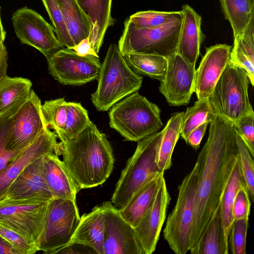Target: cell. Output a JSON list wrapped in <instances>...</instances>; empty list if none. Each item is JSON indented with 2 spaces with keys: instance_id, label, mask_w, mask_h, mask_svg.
I'll return each instance as SVG.
<instances>
[{
  "instance_id": "cell-25",
  "label": "cell",
  "mask_w": 254,
  "mask_h": 254,
  "mask_svg": "<svg viewBox=\"0 0 254 254\" xmlns=\"http://www.w3.org/2000/svg\"><path fill=\"white\" fill-rule=\"evenodd\" d=\"M164 179L162 172L143 185L124 206L119 209L122 217L134 228L150 206Z\"/></svg>"
},
{
  "instance_id": "cell-4",
  "label": "cell",
  "mask_w": 254,
  "mask_h": 254,
  "mask_svg": "<svg viewBox=\"0 0 254 254\" xmlns=\"http://www.w3.org/2000/svg\"><path fill=\"white\" fill-rule=\"evenodd\" d=\"M165 128L138 141L136 149L123 170L111 202L117 208L124 206L143 185L162 173L156 158Z\"/></svg>"
},
{
  "instance_id": "cell-43",
  "label": "cell",
  "mask_w": 254,
  "mask_h": 254,
  "mask_svg": "<svg viewBox=\"0 0 254 254\" xmlns=\"http://www.w3.org/2000/svg\"><path fill=\"white\" fill-rule=\"evenodd\" d=\"M209 123L206 121L191 130L184 140L193 149H198Z\"/></svg>"
},
{
  "instance_id": "cell-29",
  "label": "cell",
  "mask_w": 254,
  "mask_h": 254,
  "mask_svg": "<svg viewBox=\"0 0 254 254\" xmlns=\"http://www.w3.org/2000/svg\"><path fill=\"white\" fill-rule=\"evenodd\" d=\"M32 83L27 78L7 76L0 83V116L21 104L29 97Z\"/></svg>"
},
{
  "instance_id": "cell-12",
  "label": "cell",
  "mask_w": 254,
  "mask_h": 254,
  "mask_svg": "<svg viewBox=\"0 0 254 254\" xmlns=\"http://www.w3.org/2000/svg\"><path fill=\"white\" fill-rule=\"evenodd\" d=\"M11 20L20 42L36 49L46 59L64 48L54 27L35 10L26 7L19 8L13 13Z\"/></svg>"
},
{
  "instance_id": "cell-24",
  "label": "cell",
  "mask_w": 254,
  "mask_h": 254,
  "mask_svg": "<svg viewBox=\"0 0 254 254\" xmlns=\"http://www.w3.org/2000/svg\"><path fill=\"white\" fill-rule=\"evenodd\" d=\"M104 230L102 208L101 205L96 206L90 212L81 216L68 245H81L91 248L96 253L104 254Z\"/></svg>"
},
{
  "instance_id": "cell-34",
  "label": "cell",
  "mask_w": 254,
  "mask_h": 254,
  "mask_svg": "<svg viewBox=\"0 0 254 254\" xmlns=\"http://www.w3.org/2000/svg\"><path fill=\"white\" fill-rule=\"evenodd\" d=\"M213 113L207 98L197 99L193 106L184 113L180 135L185 140L190 132L197 127L209 121Z\"/></svg>"
},
{
  "instance_id": "cell-39",
  "label": "cell",
  "mask_w": 254,
  "mask_h": 254,
  "mask_svg": "<svg viewBox=\"0 0 254 254\" xmlns=\"http://www.w3.org/2000/svg\"><path fill=\"white\" fill-rule=\"evenodd\" d=\"M249 218L234 219L230 230L228 246L229 254H246Z\"/></svg>"
},
{
  "instance_id": "cell-10",
  "label": "cell",
  "mask_w": 254,
  "mask_h": 254,
  "mask_svg": "<svg viewBox=\"0 0 254 254\" xmlns=\"http://www.w3.org/2000/svg\"><path fill=\"white\" fill-rule=\"evenodd\" d=\"M50 201L15 199L0 201V225L36 243L45 223Z\"/></svg>"
},
{
  "instance_id": "cell-28",
  "label": "cell",
  "mask_w": 254,
  "mask_h": 254,
  "mask_svg": "<svg viewBox=\"0 0 254 254\" xmlns=\"http://www.w3.org/2000/svg\"><path fill=\"white\" fill-rule=\"evenodd\" d=\"M64 22L74 46L82 39L88 38L91 23L76 0H58Z\"/></svg>"
},
{
  "instance_id": "cell-48",
  "label": "cell",
  "mask_w": 254,
  "mask_h": 254,
  "mask_svg": "<svg viewBox=\"0 0 254 254\" xmlns=\"http://www.w3.org/2000/svg\"><path fill=\"white\" fill-rule=\"evenodd\" d=\"M252 4H254V0H250Z\"/></svg>"
},
{
  "instance_id": "cell-31",
  "label": "cell",
  "mask_w": 254,
  "mask_h": 254,
  "mask_svg": "<svg viewBox=\"0 0 254 254\" xmlns=\"http://www.w3.org/2000/svg\"><path fill=\"white\" fill-rule=\"evenodd\" d=\"M131 69L139 75L162 81L167 67V59L163 56L139 53L123 55Z\"/></svg>"
},
{
  "instance_id": "cell-3",
  "label": "cell",
  "mask_w": 254,
  "mask_h": 254,
  "mask_svg": "<svg viewBox=\"0 0 254 254\" xmlns=\"http://www.w3.org/2000/svg\"><path fill=\"white\" fill-rule=\"evenodd\" d=\"M96 90L91 100L98 111H107L129 94L137 92L143 77L129 67L118 46L110 45L101 64Z\"/></svg>"
},
{
  "instance_id": "cell-47",
  "label": "cell",
  "mask_w": 254,
  "mask_h": 254,
  "mask_svg": "<svg viewBox=\"0 0 254 254\" xmlns=\"http://www.w3.org/2000/svg\"><path fill=\"white\" fill-rule=\"evenodd\" d=\"M5 32L3 29L1 21L0 18V41H4V39L5 38Z\"/></svg>"
},
{
  "instance_id": "cell-33",
  "label": "cell",
  "mask_w": 254,
  "mask_h": 254,
  "mask_svg": "<svg viewBox=\"0 0 254 254\" xmlns=\"http://www.w3.org/2000/svg\"><path fill=\"white\" fill-rule=\"evenodd\" d=\"M225 19L232 26L234 37L241 32L254 16L250 0H219Z\"/></svg>"
},
{
  "instance_id": "cell-16",
  "label": "cell",
  "mask_w": 254,
  "mask_h": 254,
  "mask_svg": "<svg viewBox=\"0 0 254 254\" xmlns=\"http://www.w3.org/2000/svg\"><path fill=\"white\" fill-rule=\"evenodd\" d=\"M167 67L159 91L171 106L188 105L194 92L195 66L176 53L167 58Z\"/></svg>"
},
{
  "instance_id": "cell-14",
  "label": "cell",
  "mask_w": 254,
  "mask_h": 254,
  "mask_svg": "<svg viewBox=\"0 0 254 254\" xmlns=\"http://www.w3.org/2000/svg\"><path fill=\"white\" fill-rule=\"evenodd\" d=\"M41 110L46 127L54 130L61 142L76 137L91 123L80 103L67 102L64 98L45 101Z\"/></svg>"
},
{
  "instance_id": "cell-46",
  "label": "cell",
  "mask_w": 254,
  "mask_h": 254,
  "mask_svg": "<svg viewBox=\"0 0 254 254\" xmlns=\"http://www.w3.org/2000/svg\"><path fill=\"white\" fill-rule=\"evenodd\" d=\"M0 254H18L11 245L0 236Z\"/></svg>"
},
{
  "instance_id": "cell-42",
  "label": "cell",
  "mask_w": 254,
  "mask_h": 254,
  "mask_svg": "<svg viewBox=\"0 0 254 254\" xmlns=\"http://www.w3.org/2000/svg\"><path fill=\"white\" fill-rule=\"evenodd\" d=\"M251 206L250 194L246 184H244L239 189L236 195L233 207L234 219L249 218Z\"/></svg>"
},
{
  "instance_id": "cell-5",
  "label": "cell",
  "mask_w": 254,
  "mask_h": 254,
  "mask_svg": "<svg viewBox=\"0 0 254 254\" xmlns=\"http://www.w3.org/2000/svg\"><path fill=\"white\" fill-rule=\"evenodd\" d=\"M160 114L156 104L135 92L111 107L109 125L127 140L138 142L163 127Z\"/></svg>"
},
{
  "instance_id": "cell-23",
  "label": "cell",
  "mask_w": 254,
  "mask_h": 254,
  "mask_svg": "<svg viewBox=\"0 0 254 254\" xmlns=\"http://www.w3.org/2000/svg\"><path fill=\"white\" fill-rule=\"evenodd\" d=\"M91 23L88 39L92 48L98 53L108 28L113 26L111 15L112 0H76Z\"/></svg>"
},
{
  "instance_id": "cell-22",
  "label": "cell",
  "mask_w": 254,
  "mask_h": 254,
  "mask_svg": "<svg viewBox=\"0 0 254 254\" xmlns=\"http://www.w3.org/2000/svg\"><path fill=\"white\" fill-rule=\"evenodd\" d=\"M181 11L183 21L177 53L188 64L195 66L205 37L201 29V17L187 4L182 6Z\"/></svg>"
},
{
  "instance_id": "cell-13",
  "label": "cell",
  "mask_w": 254,
  "mask_h": 254,
  "mask_svg": "<svg viewBox=\"0 0 254 254\" xmlns=\"http://www.w3.org/2000/svg\"><path fill=\"white\" fill-rule=\"evenodd\" d=\"M41 105L40 98L32 89L28 98L11 115L7 135L10 149L24 150L47 127Z\"/></svg>"
},
{
  "instance_id": "cell-37",
  "label": "cell",
  "mask_w": 254,
  "mask_h": 254,
  "mask_svg": "<svg viewBox=\"0 0 254 254\" xmlns=\"http://www.w3.org/2000/svg\"><path fill=\"white\" fill-rule=\"evenodd\" d=\"M21 104L0 116V174L6 166L24 150L10 149L8 146L7 139L10 117Z\"/></svg>"
},
{
  "instance_id": "cell-44",
  "label": "cell",
  "mask_w": 254,
  "mask_h": 254,
  "mask_svg": "<svg viewBox=\"0 0 254 254\" xmlns=\"http://www.w3.org/2000/svg\"><path fill=\"white\" fill-rule=\"evenodd\" d=\"M70 49L74 50L78 55L80 56L92 55L99 58L98 54L92 48L88 38L82 39Z\"/></svg>"
},
{
  "instance_id": "cell-9",
  "label": "cell",
  "mask_w": 254,
  "mask_h": 254,
  "mask_svg": "<svg viewBox=\"0 0 254 254\" xmlns=\"http://www.w3.org/2000/svg\"><path fill=\"white\" fill-rule=\"evenodd\" d=\"M80 217L76 201L53 198L49 202L45 223L36 246L45 254H57L67 246Z\"/></svg>"
},
{
  "instance_id": "cell-1",
  "label": "cell",
  "mask_w": 254,
  "mask_h": 254,
  "mask_svg": "<svg viewBox=\"0 0 254 254\" xmlns=\"http://www.w3.org/2000/svg\"><path fill=\"white\" fill-rule=\"evenodd\" d=\"M209 124L207 139L195 164L197 183L190 250L219 206L238 159L234 124L214 114Z\"/></svg>"
},
{
  "instance_id": "cell-17",
  "label": "cell",
  "mask_w": 254,
  "mask_h": 254,
  "mask_svg": "<svg viewBox=\"0 0 254 254\" xmlns=\"http://www.w3.org/2000/svg\"><path fill=\"white\" fill-rule=\"evenodd\" d=\"M57 138L55 131L47 127L6 166L0 174V199L14 180L30 164L47 154H61L62 143L57 141Z\"/></svg>"
},
{
  "instance_id": "cell-18",
  "label": "cell",
  "mask_w": 254,
  "mask_h": 254,
  "mask_svg": "<svg viewBox=\"0 0 254 254\" xmlns=\"http://www.w3.org/2000/svg\"><path fill=\"white\" fill-rule=\"evenodd\" d=\"M171 199L164 179L152 204L134 228L144 254H151L156 250Z\"/></svg>"
},
{
  "instance_id": "cell-38",
  "label": "cell",
  "mask_w": 254,
  "mask_h": 254,
  "mask_svg": "<svg viewBox=\"0 0 254 254\" xmlns=\"http://www.w3.org/2000/svg\"><path fill=\"white\" fill-rule=\"evenodd\" d=\"M178 11H140L130 15L128 18L137 28H153L166 23Z\"/></svg>"
},
{
  "instance_id": "cell-35",
  "label": "cell",
  "mask_w": 254,
  "mask_h": 254,
  "mask_svg": "<svg viewBox=\"0 0 254 254\" xmlns=\"http://www.w3.org/2000/svg\"><path fill=\"white\" fill-rule=\"evenodd\" d=\"M54 26L56 35L60 42L66 48L74 46L64 22L58 0H41Z\"/></svg>"
},
{
  "instance_id": "cell-45",
  "label": "cell",
  "mask_w": 254,
  "mask_h": 254,
  "mask_svg": "<svg viewBox=\"0 0 254 254\" xmlns=\"http://www.w3.org/2000/svg\"><path fill=\"white\" fill-rule=\"evenodd\" d=\"M7 52L4 44V41H0V83L8 76L7 75Z\"/></svg>"
},
{
  "instance_id": "cell-20",
  "label": "cell",
  "mask_w": 254,
  "mask_h": 254,
  "mask_svg": "<svg viewBox=\"0 0 254 254\" xmlns=\"http://www.w3.org/2000/svg\"><path fill=\"white\" fill-rule=\"evenodd\" d=\"M43 157L30 164L18 176L0 201L15 199L50 201L53 199L42 174Z\"/></svg>"
},
{
  "instance_id": "cell-41",
  "label": "cell",
  "mask_w": 254,
  "mask_h": 254,
  "mask_svg": "<svg viewBox=\"0 0 254 254\" xmlns=\"http://www.w3.org/2000/svg\"><path fill=\"white\" fill-rule=\"evenodd\" d=\"M235 128L254 157V112L241 118L235 124Z\"/></svg>"
},
{
  "instance_id": "cell-30",
  "label": "cell",
  "mask_w": 254,
  "mask_h": 254,
  "mask_svg": "<svg viewBox=\"0 0 254 254\" xmlns=\"http://www.w3.org/2000/svg\"><path fill=\"white\" fill-rule=\"evenodd\" d=\"M245 184L238 159L220 201L222 224L225 239L228 238L234 220L233 207L236 194L241 187Z\"/></svg>"
},
{
  "instance_id": "cell-19",
  "label": "cell",
  "mask_w": 254,
  "mask_h": 254,
  "mask_svg": "<svg viewBox=\"0 0 254 254\" xmlns=\"http://www.w3.org/2000/svg\"><path fill=\"white\" fill-rule=\"evenodd\" d=\"M232 46L216 44L206 49L195 70L194 92L197 99L207 98L223 71L230 63Z\"/></svg>"
},
{
  "instance_id": "cell-32",
  "label": "cell",
  "mask_w": 254,
  "mask_h": 254,
  "mask_svg": "<svg viewBox=\"0 0 254 254\" xmlns=\"http://www.w3.org/2000/svg\"><path fill=\"white\" fill-rule=\"evenodd\" d=\"M184 113L174 114L164 127L165 131L156 158L158 167L162 172L169 170L172 166V154L180 137Z\"/></svg>"
},
{
  "instance_id": "cell-7",
  "label": "cell",
  "mask_w": 254,
  "mask_h": 254,
  "mask_svg": "<svg viewBox=\"0 0 254 254\" xmlns=\"http://www.w3.org/2000/svg\"><path fill=\"white\" fill-rule=\"evenodd\" d=\"M250 83L246 71L230 63L207 98L213 114L235 124L254 112L248 95Z\"/></svg>"
},
{
  "instance_id": "cell-40",
  "label": "cell",
  "mask_w": 254,
  "mask_h": 254,
  "mask_svg": "<svg viewBox=\"0 0 254 254\" xmlns=\"http://www.w3.org/2000/svg\"><path fill=\"white\" fill-rule=\"evenodd\" d=\"M0 236L11 245L18 254H33L39 251L36 245L29 243L16 232L0 225Z\"/></svg>"
},
{
  "instance_id": "cell-26",
  "label": "cell",
  "mask_w": 254,
  "mask_h": 254,
  "mask_svg": "<svg viewBox=\"0 0 254 254\" xmlns=\"http://www.w3.org/2000/svg\"><path fill=\"white\" fill-rule=\"evenodd\" d=\"M191 254H229L222 224L220 204L199 240L189 251Z\"/></svg>"
},
{
  "instance_id": "cell-6",
  "label": "cell",
  "mask_w": 254,
  "mask_h": 254,
  "mask_svg": "<svg viewBox=\"0 0 254 254\" xmlns=\"http://www.w3.org/2000/svg\"><path fill=\"white\" fill-rule=\"evenodd\" d=\"M181 11L166 23L155 28L135 27L129 18L124 22V29L118 42L124 55L128 53L152 54L166 58L177 53L182 24Z\"/></svg>"
},
{
  "instance_id": "cell-21",
  "label": "cell",
  "mask_w": 254,
  "mask_h": 254,
  "mask_svg": "<svg viewBox=\"0 0 254 254\" xmlns=\"http://www.w3.org/2000/svg\"><path fill=\"white\" fill-rule=\"evenodd\" d=\"M55 153L43 157L42 174L53 198L76 201L80 190L63 161Z\"/></svg>"
},
{
  "instance_id": "cell-2",
  "label": "cell",
  "mask_w": 254,
  "mask_h": 254,
  "mask_svg": "<svg viewBox=\"0 0 254 254\" xmlns=\"http://www.w3.org/2000/svg\"><path fill=\"white\" fill-rule=\"evenodd\" d=\"M61 143L63 162L80 190L98 186L109 178L114 164L113 149L93 123L76 137Z\"/></svg>"
},
{
  "instance_id": "cell-27",
  "label": "cell",
  "mask_w": 254,
  "mask_h": 254,
  "mask_svg": "<svg viewBox=\"0 0 254 254\" xmlns=\"http://www.w3.org/2000/svg\"><path fill=\"white\" fill-rule=\"evenodd\" d=\"M230 63L244 69L254 85V16L245 28L234 37Z\"/></svg>"
},
{
  "instance_id": "cell-36",
  "label": "cell",
  "mask_w": 254,
  "mask_h": 254,
  "mask_svg": "<svg viewBox=\"0 0 254 254\" xmlns=\"http://www.w3.org/2000/svg\"><path fill=\"white\" fill-rule=\"evenodd\" d=\"M235 137L238 160L241 170L248 190L250 196L254 201V156L245 144L235 128Z\"/></svg>"
},
{
  "instance_id": "cell-8",
  "label": "cell",
  "mask_w": 254,
  "mask_h": 254,
  "mask_svg": "<svg viewBox=\"0 0 254 254\" xmlns=\"http://www.w3.org/2000/svg\"><path fill=\"white\" fill-rule=\"evenodd\" d=\"M196 183L194 165L179 186L176 204L167 218L164 238L176 254H186L190 251Z\"/></svg>"
},
{
  "instance_id": "cell-15",
  "label": "cell",
  "mask_w": 254,
  "mask_h": 254,
  "mask_svg": "<svg viewBox=\"0 0 254 254\" xmlns=\"http://www.w3.org/2000/svg\"><path fill=\"white\" fill-rule=\"evenodd\" d=\"M104 224V254H144L134 228L111 201L101 205Z\"/></svg>"
},
{
  "instance_id": "cell-11",
  "label": "cell",
  "mask_w": 254,
  "mask_h": 254,
  "mask_svg": "<svg viewBox=\"0 0 254 254\" xmlns=\"http://www.w3.org/2000/svg\"><path fill=\"white\" fill-rule=\"evenodd\" d=\"M47 60L50 74L64 85H81L97 80L101 65L98 57L80 56L67 48L59 50Z\"/></svg>"
}]
</instances>
